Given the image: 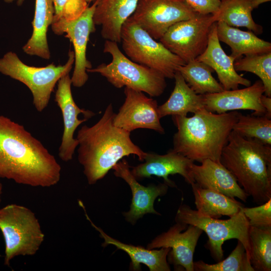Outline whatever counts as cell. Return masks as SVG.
<instances>
[{"mask_svg":"<svg viewBox=\"0 0 271 271\" xmlns=\"http://www.w3.org/2000/svg\"><path fill=\"white\" fill-rule=\"evenodd\" d=\"M239 113L234 110L218 114L202 108L191 117L172 116L177 131L172 150L194 162L210 159L220 162Z\"/></svg>","mask_w":271,"mask_h":271,"instance_id":"obj_3","label":"cell"},{"mask_svg":"<svg viewBox=\"0 0 271 271\" xmlns=\"http://www.w3.org/2000/svg\"><path fill=\"white\" fill-rule=\"evenodd\" d=\"M130 168L127 161L122 159L112 169L114 175L124 180L131 191L132 199L129 210L123 212V215L126 221L134 225L146 214L160 215L154 209V202L158 197L167 193L169 186L164 183L144 186L138 182L132 174Z\"/></svg>","mask_w":271,"mask_h":271,"instance_id":"obj_16","label":"cell"},{"mask_svg":"<svg viewBox=\"0 0 271 271\" xmlns=\"http://www.w3.org/2000/svg\"><path fill=\"white\" fill-rule=\"evenodd\" d=\"M219 41L228 45L230 56L235 60L242 55L251 56L271 52V43L257 37L251 31H243L222 22H216Z\"/></svg>","mask_w":271,"mask_h":271,"instance_id":"obj_23","label":"cell"},{"mask_svg":"<svg viewBox=\"0 0 271 271\" xmlns=\"http://www.w3.org/2000/svg\"><path fill=\"white\" fill-rule=\"evenodd\" d=\"M261 102L266 110V114L264 115L266 117L271 118V98L265 94L262 95L260 98Z\"/></svg>","mask_w":271,"mask_h":271,"instance_id":"obj_36","label":"cell"},{"mask_svg":"<svg viewBox=\"0 0 271 271\" xmlns=\"http://www.w3.org/2000/svg\"><path fill=\"white\" fill-rule=\"evenodd\" d=\"M72 82L69 74L62 77L57 83L55 101L61 110L64 124L61 142L58 150L59 158L67 162L72 160L78 142L74 138L77 128L96 113L79 108L76 104L71 91Z\"/></svg>","mask_w":271,"mask_h":271,"instance_id":"obj_13","label":"cell"},{"mask_svg":"<svg viewBox=\"0 0 271 271\" xmlns=\"http://www.w3.org/2000/svg\"><path fill=\"white\" fill-rule=\"evenodd\" d=\"M234 67L236 71L257 75L263 85L265 95L271 97V52L242 57L234 61Z\"/></svg>","mask_w":271,"mask_h":271,"instance_id":"obj_32","label":"cell"},{"mask_svg":"<svg viewBox=\"0 0 271 271\" xmlns=\"http://www.w3.org/2000/svg\"><path fill=\"white\" fill-rule=\"evenodd\" d=\"M221 1H225V0H220Z\"/></svg>","mask_w":271,"mask_h":271,"instance_id":"obj_40","label":"cell"},{"mask_svg":"<svg viewBox=\"0 0 271 271\" xmlns=\"http://www.w3.org/2000/svg\"><path fill=\"white\" fill-rule=\"evenodd\" d=\"M193 267L196 271H254L243 245L238 240L225 259L214 264H208L203 260L194 261Z\"/></svg>","mask_w":271,"mask_h":271,"instance_id":"obj_31","label":"cell"},{"mask_svg":"<svg viewBox=\"0 0 271 271\" xmlns=\"http://www.w3.org/2000/svg\"><path fill=\"white\" fill-rule=\"evenodd\" d=\"M196 12L200 14H213L221 4L220 0H184Z\"/></svg>","mask_w":271,"mask_h":271,"instance_id":"obj_35","label":"cell"},{"mask_svg":"<svg viewBox=\"0 0 271 271\" xmlns=\"http://www.w3.org/2000/svg\"><path fill=\"white\" fill-rule=\"evenodd\" d=\"M213 21L212 14H198L170 27L160 39L185 63L196 59L205 50Z\"/></svg>","mask_w":271,"mask_h":271,"instance_id":"obj_10","label":"cell"},{"mask_svg":"<svg viewBox=\"0 0 271 271\" xmlns=\"http://www.w3.org/2000/svg\"><path fill=\"white\" fill-rule=\"evenodd\" d=\"M250 262L256 271L271 270V228L249 226Z\"/></svg>","mask_w":271,"mask_h":271,"instance_id":"obj_29","label":"cell"},{"mask_svg":"<svg viewBox=\"0 0 271 271\" xmlns=\"http://www.w3.org/2000/svg\"><path fill=\"white\" fill-rule=\"evenodd\" d=\"M175 220L176 222L197 226L204 231L208 237L206 246L215 260L220 261L223 259L222 245L230 239L240 241L250 258V225L242 208L229 219L221 220L202 215L189 206L182 204L177 210Z\"/></svg>","mask_w":271,"mask_h":271,"instance_id":"obj_9","label":"cell"},{"mask_svg":"<svg viewBox=\"0 0 271 271\" xmlns=\"http://www.w3.org/2000/svg\"><path fill=\"white\" fill-rule=\"evenodd\" d=\"M7 3H11L13 2H16L17 5L19 6H21L26 0H4Z\"/></svg>","mask_w":271,"mask_h":271,"instance_id":"obj_38","label":"cell"},{"mask_svg":"<svg viewBox=\"0 0 271 271\" xmlns=\"http://www.w3.org/2000/svg\"><path fill=\"white\" fill-rule=\"evenodd\" d=\"M98 2L95 0L75 19H54L51 25L55 34H65L73 46L74 68L71 80L72 85L76 87H81L86 83L88 79L87 70L92 68L91 63L86 57V50L89 36L95 31L93 16Z\"/></svg>","mask_w":271,"mask_h":271,"instance_id":"obj_11","label":"cell"},{"mask_svg":"<svg viewBox=\"0 0 271 271\" xmlns=\"http://www.w3.org/2000/svg\"><path fill=\"white\" fill-rule=\"evenodd\" d=\"M124 93L125 100L115 114L114 125L129 132L138 128H146L164 134L157 101L147 97L143 92L127 87L124 88Z\"/></svg>","mask_w":271,"mask_h":271,"instance_id":"obj_14","label":"cell"},{"mask_svg":"<svg viewBox=\"0 0 271 271\" xmlns=\"http://www.w3.org/2000/svg\"><path fill=\"white\" fill-rule=\"evenodd\" d=\"M3 185L1 183H0V202L1 200V195L3 193Z\"/></svg>","mask_w":271,"mask_h":271,"instance_id":"obj_39","label":"cell"},{"mask_svg":"<svg viewBox=\"0 0 271 271\" xmlns=\"http://www.w3.org/2000/svg\"><path fill=\"white\" fill-rule=\"evenodd\" d=\"M269 1L270 0H251L254 9L257 8L260 4Z\"/></svg>","mask_w":271,"mask_h":271,"instance_id":"obj_37","label":"cell"},{"mask_svg":"<svg viewBox=\"0 0 271 271\" xmlns=\"http://www.w3.org/2000/svg\"><path fill=\"white\" fill-rule=\"evenodd\" d=\"M203 232L197 226L176 222L166 232L153 239L147 248L169 247L171 249L168 256L170 263L186 271H194V253Z\"/></svg>","mask_w":271,"mask_h":271,"instance_id":"obj_15","label":"cell"},{"mask_svg":"<svg viewBox=\"0 0 271 271\" xmlns=\"http://www.w3.org/2000/svg\"><path fill=\"white\" fill-rule=\"evenodd\" d=\"M174 78L175 84L168 99L158 106V113L161 118L168 115L187 116L189 112L195 113L204 108L203 95L196 93L187 84L177 71Z\"/></svg>","mask_w":271,"mask_h":271,"instance_id":"obj_25","label":"cell"},{"mask_svg":"<svg viewBox=\"0 0 271 271\" xmlns=\"http://www.w3.org/2000/svg\"><path fill=\"white\" fill-rule=\"evenodd\" d=\"M177 71L198 94L215 93L224 90L221 84L212 76L213 69L196 59L179 67Z\"/></svg>","mask_w":271,"mask_h":271,"instance_id":"obj_28","label":"cell"},{"mask_svg":"<svg viewBox=\"0 0 271 271\" xmlns=\"http://www.w3.org/2000/svg\"><path fill=\"white\" fill-rule=\"evenodd\" d=\"M200 165L192 166L193 179L200 187L209 189L230 198L246 202L249 196L238 184L233 175L220 162L206 159Z\"/></svg>","mask_w":271,"mask_h":271,"instance_id":"obj_20","label":"cell"},{"mask_svg":"<svg viewBox=\"0 0 271 271\" xmlns=\"http://www.w3.org/2000/svg\"><path fill=\"white\" fill-rule=\"evenodd\" d=\"M121 43L122 50L129 59L160 72L166 78H174L178 68L185 64L130 17L122 26Z\"/></svg>","mask_w":271,"mask_h":271,"instance_id":"obj_8","label":"cell"},{"mask_svg":"<svg viewBox=\"0 0 271 271\" xmlns=\"http://www.w3.org/2000/svg\"><path fill=\"white\" fill-rule=\"evenodd\" d=\"M253 9L251 0H225L221 1L218 11L212 14V19L213 22H222L231 27H245L260 34L263 29L253 19Z\"/></svg>","mask_w":271,"mask_h":271,"instance_id":"obj_27","label":"cell"},{"mask_svg":"<svg viewBox=\"0 0 271 271\" xmlns=\"http://www.w3.org/2000/svg\"><path fill=\"white\" fill-rule=\"evenodd\" d=\"M74 63V53L70 50L68 59L63 65L53 63L45 67L28 65L12 51L0 58V72L25 84L33 96V103L39 112L48 106L52 93L59 79L69 74Z\"/></svg>","mask_w":271,"mask_h":271,"instance_id":"obj_6","label":"cell"},{"mask_svg":"<svg viewBox=\"0 0 271 271\" xmlns=\"http://www.w3.org/2000/svg\"><path fill=\"white\" fill-rule=\"evenodd\" d=\"M55 8L53 0H36L35 14L32 21L31 37L23 46L27 54L35 55L45 59L51 57L47 31L54 20Z\"/></svg>","mask_w":271,"mask_h":271,"instance_id":"obj_24","label":"cell"},{"mask_svg":"<svg viewBox=\"0 0 271 271\" xmlns=\"http://www.w3.org/2000/svg\"><path fill=\"white\" fill-rule=\"evenodd\" d=\"M198 14L184 0H139L130 17L156 40L172 25Z\"/></svg>","mask_w":271,"mask_h":271,"instance_id":"obj_12","label":"cell"},{"mask_svg":"<svg viewBox=\"0 0 271 271\" xmlns=\"http://www.w3.org/2000/svg\"><path fill=\"white\" fill-rule=\"evenodd\" d=\"M264 93L263 85L259 80L243 89L224 90L218 93L204 94V107L209 111L218 114L248 109L254 111L251 115L262 116L266 114L260 100Z\"/></svg>","mask_w":271,"mask_h":271,"instance_id":"obj_17","label":"cell"},{"mask_svg":"<svg viewBox=\"0 0 271 271\" xmlns=\"http://www.w3.org/2000/svg\"><path fill=\"white\" fill-rule=\"evenodd\" d=\"M232 130L241 137L271 145V118L266 116L244 115L239 113Z\"/></svg>","mask_w":271,"mask_h":271,"instance_id":"obj_30","label":"cell"},{"mask_svg":"<svg viewBox=\"0 0 271 271\" xmlns=\"http://www.w3.org/2000/svg\"><path fill=\"white\" fill-rule=\"evenodd\" d=\"M197 211L200 214L214 218L236 215L244 206L235 199L209 189L191 185Z\"/></svg>","mask_w":271,"mask_h":271,"instance_id":"obj_26","label":"cell"},{"mask_svg":"<svg viewBox=\"0 0 271 271\" xmlns=\"http://www.w3.org/2000/svg\"><path fill=\"white\" fill-rule=\"evenodd\" d=\"M79 204L84 210L86 218L90 222L91 225L99 233L100 236L104 240L102 246L105 247L108 245H112L117 249L125 252L131 259L130 268L131 270H141V264L143 263L148 267L150 271L171 270L167 261L170 248H145L141 246L126 244L114 239L106 234L100 227L92 222L88 216L82 201H80Z\"/></svg>","mask_w":271,"mask_h":271,"instance_id":"obj_22","label":"cell"},{"mask_svg":"<svg viewBox=\"0 0 271 271\" xmlns=\"http://www.w3.org/2000/svg\"><path fill=\"white\" fill-rule=\"evenodd\" d=\"M112 103L94 125H83L77 131L78 161L89 185L103 178L123 158L134 155L144 161L146 152L131 141L130 132L114 125Z\"/></svg>","mask_w":271,"mask_h":271,"instance_id":"obj_2","label":"cell"},{"mask_svg":"<svg viewBox=\"0 0 271 271\" xmlns=\"http://www.w3.org/2000/svg\"><path fill=\"white\" fill-rule=\"evenodd\" d=\"M0 230L5 244L4 264L8 266L17 256L36 254L45 238L35 214L16 204L0 209Z\"/></svg>","mask_w":271,"mask_h":271,"instance_id":"obj_7","label":"cell"},{"mask_svg":"<svg viewBox=\"0 0 271 271\" xmlns=\"http://www.w3.org/2000/svg\"><path fill=\"white\" fill-rule=\"evenodd\" d=\"M196 59L216 72L224 90L238 89L239 85L246 87L251 85L250 80L237 73L234 67L235 60L227 55L222 49L217 36L216 22L212 24L205 50Z\"/></svg>","mask_w":271,"mask_h":271,"instance_id":"obj_19","label":"cell"},{"mask_svg":"<svg viewBox=\"0 0 271 271\" xmlns=\"http://www.w3.org/2000/svg\"><path fill=\"white\" fill-rule=\"evenodd\" d=\"M139 0H98L93 21L101 26V35L106 40L121 43L123 23L133 13Z\"/></svg>","mask_w":271,"mask_h":271,"instance_id":"obj_21","label":"cell"},{"mask_svg":"<svg viewBox=\"0 0 271 271\" xmlns=\"http://www.w3.org/2000/svg\"><path fill=\"white\" fill-rule=\"evenodd\" d=\"M250 226L261 228H271V198L266 202L253 207L242 208Z\"/></svg>","mask_w":271,"mask_h":271,"instance_id":"obj_33","label":"cell"},{"mask_svg":"<svg viewBox=\"0 0 271 271\" xmlns=\"http://www.w3.org/2000/svg\"><path fill=\"white\" fill-rule=\"evenodd\" d=\"M61 172L55 157L39 140L23 125L0 115V178L45 188L59 182Z\"/></svg>","mask_w":271,"mask_h":271,"instance_id":"obj_1","label":"cell"},{"mask_svg":"<svg viewBox=\"0 0 271 271\" xmlns=\"http://www.w3.org/2000/svg\"><path fill=\"white\" fill-rule=\"evenodd\" d=\"M144 161L130 170L137 180L156 176L163 178L169 187H176L169 176L178 174L190 185L195 183L191 170L194 161L172 149L165 155L146 152Z\"/></svg>","mask_w":271,"mask_h":271,"instance_id":"obj_18","label":"cell"},{"mask_svg":"<svg viewBox=\"0 0 271 271\" xmlns=\"http://www.w3.org/2000/svg\"><path fill=\"white\" fill-rule=\"evenodd\" d=\"M103 52L111 55V62L87 69V72L100 74L117 88L127 87L152 97L159 96L164 92L166 78L160 72L131 60L121 52L117 43L106 40Z\"/></svg>","mask_w":271,"mask_h":271,"instance_id":"obj_5","label":"cell"},{"mask_svg":"<svg viewBox=\"0 0 271 271\" xmlns=\"http://www.w3.org/2000/svg\"><path fill=\"white\" fill-rule=\"evenodd\" d=\"M220 163L257 204L271 198V147L232 130Z\"/></svg>","mask_w":271,"mask_h":271,"instance_id":"obj_4","label":"cell"},{"mask_svg":"<svg viewBox=\"0 0 271 271\" xmlns=\"http://www.w3.org/2000/svg\"><path fill=\"white\" fill-rule=\"evenodd\" d=\"M55 8L54 19H73L78 17L95 0H53Z\"/></svg>","mask_w":271,"mask_h":271,"instance_id":"obj_34","label":"cell"}]
</instances>
